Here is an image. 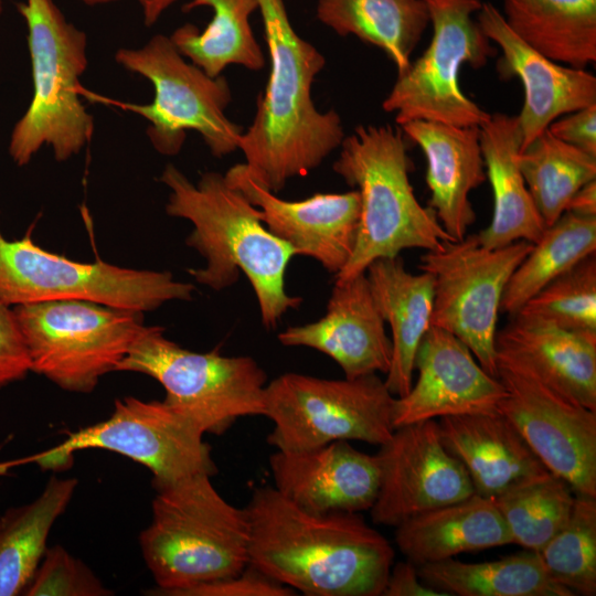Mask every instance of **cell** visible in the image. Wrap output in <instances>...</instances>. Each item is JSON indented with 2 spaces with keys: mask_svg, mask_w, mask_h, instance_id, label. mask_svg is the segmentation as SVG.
Masks as SVG:
<instances>
[{
  "mask_svg": "<svg viewBox=\"0 0 596 596\" xmlns=\"http://www.w3.org/2000/svg\"><path fill=\"white\" fill-rule=\"evenodd\" d=\"M245 509L251 567L308 596H382L394 550L359 513H311L268 486Z\"/></svg>",
  "mask_w": 596,
  "mask_h": 596,
  "instance_id": "cell-1",
  "label": "cell"
},
{
  "mask_svg": "<svg viewBox=\"0 0 596 596\" xmlns=\"http://www.w3.org/2000/svg\"><path fill=\"white\" fill-rule=\"evenodd\" d=\"M257 1L270 71L238 149L248 173L276 193L289 179L320 166L341 146L345 134L338 113L319 111L311 98L312 82L326 65L324 56L297 34L284 0Z\"/></svg>",
  "mask_w": 596,
  "mask_h": 596,
  "instance_id": "cell-2",
  "label": "cell"
},
{
  "mask_svg": "<svg viewBox=\"0 0 596 596\" xmlns=\"http://www.w3.org/2000/svg\"><path fill=\"white\" fill-rule=\"evenodd\" d=\"M159 180L169 189L166 213L193 225L185 243L206 263L188 270L196 283L220 291L234 285L242 272L267 329L300 306L302 298L287 294L285 288V273L296 251L267 230L259 210L224 174L207 171L192 183L169 163Z\"/></svg>",
  "mask_w": 596,
  "mask_h": 596,
  "instance_id": "cell-3",
  "label": "cell"
},
{
  "mask_svg": "<svg viewBox=\"0 0 596 596\" xmlns=\"http://www.w3.org/2000/svg\"><path fill=\"white\" fill-rule=\"evenodd\" d=\"M211 478L195 475L155 489L151 522L139 535L153 595L179 596L248 566L247 511L227 502Z\"/></svg>",
  "mask_w": 596,
  "mask_h": 596,
  "instance_id": "cell-4",
  "label": "cell"
},
{
  "mask_svg": "<svg viewBox=\"0 0 596 596\" xmlns=\"http://www.w3.org/2000/svg\"><path fill=\"white\" fill-rule=\"evenodd\" d=\"M332 169L360 194L354 249L336 275L345 280L379 259L408 248L434 251L454 241L433 209L423 206L409 181L412 161L402 129L358 126L345 136Z\"/></svg>",
  "mask_w": 596,
  "mask_h": 596,
  "instance_id": "cell-5",
  "label": "cell"
},
{
  "mask_svg": "<svg viewBox=\"0 0 596 596\" xmlns=\"http://www.w3.org/2000/svg\"><path fill=\"white\" fill-rule=\"evenodd\" d=\"M17 9L28 30L33 91L10 134L9 156L24 167L47 146L56 161H66L91 142L95 129L94 117L81 98V77L88 65L87 35L54 0H24Z\"/></svg>",
  "mask_w": 596,
  "mask_h": 596,
  "instance_id": "cell-6",
  "label": "cell"
},
{
  "mask_svg": "<svg viewBox=\"0 0 596 596\" xmlns=\"http://www.w3.org/2000/svg\"><path fill=\"white\" fill-rule=\"evenodd\" d=\"M114 57L123 68L151 83L153 99L135 104L91 94L145 118L149 123L146 134L160 155L177 156L188 130L196 131L216 158L238 149L244 129L225 115L232 99L228 82L187 62L170 36L156 34L140 47L118 49Z\"/></svg>",
  "mask_w": 596,
  "mask_h": 596,
  "instance_id": "cell-7",
  "label": "cell"
},
{
  "mask_svg": "<svg viewBox=\"0 0 596 596\" xmlns=\"http://www.w3.org/2000/svg\"><path fill=\"white\" fill-rule=\"evenodd\" d=\"M115 371L142 373L166 391L163 402L205 433L222 435L238 418L264 416L267 375L251 356L194 352L147 326Z\"/></svg>",
  "mask_w": 596,
  "mask_h": 596,
  "instance_id": "cell-8",
  "label": "cell"
},
{
  "mask_svg": "<svg viewBox=\"0 0 596 596\" xmlns=\"http://www.w3.org/2000/svg\"><path fill=\"white\" fill-rule=\"evenodd\" d=\"M31 372L70 392L89 393L115 371L147 327L143 312L86 299L12 307Z\"/></svg>",
  "mask_w": 596,
  "mask_h": 596,
  "instance_id": "cell-9",
  "label": "cell"
},
{
  "mask_svg": "<svg viewBox=\"0 0 596 596\" xmlns=\"http://www.w3.org/2000/svg\"><path fill=\"white\" fill-rule=\"evenodd\" d=\"M395 396L376 373L329 380L288 372L265 386V414L274 426L267 443L302 451L337 440L382 445L394 432Z\"/></svg>",
  "mask_w": 596,
  "mask_h": 596,
  "instance_id": "cell-10",
  "label": "cell"
},
{
  "mask_svg": "<svg viewBox=\"0 0 596 596\" xmlns=\"http://www.w3.org/2000/svg\"><path fill=\"white\" fill-rule=\"evenodd\" d=\"M195 286L168 270L77 262L34 243L32 228L15 241L0 231V300L11 307L61 299H86L140 312L173 300L189 301Z\"/></svg>",
  "mask_w": 596,
  "mask_h": 596,
  "instance_id": "cell-11",
  "label": "cell"
},
{
  "mask_svg": "<svg viewBox=\"0 0 596 596\" xmlns=\"http://www.w3.org/2000/svg\"><path fill=\"white\" fill-rule=\"evenodd\" d=\"M433 24L426 50L397 78L383 109L401 126L412 120L480 127L490 115L460 88L464 65L486 66L498 51L475 19L482 0H424Z\"/></svg>",
  "mask_w": 596,
  "mask_h": 596,
  "instance_id": "cell-12",
  "label": "cell"
},
{
  "mask_svg": "<svg viewBox=\"0 0 596 596\" xmlns=\"http://www.w3.org/2000/svg\"><path fill=\"white\" fill-rule=\"evenodd\" d=\"M531 247L528 241H517L489 248L475 234L446 242L421 257L419 269L434 279L432 326L462 341L482 369L496 377V334L502 295Z\"/></svg>",
  "mask_w": 596,
  "mask_h": 596,
  "instance_id": "cell-13",
  "label": "cell"
},
{
  "mask_svg": "<svg viewBox=\"0 0 596 596\" xmlns=\"http://www.w3.org/2000/svg\"><path fill=\"white\" fill-rule=\"evenodd\" d=\"M203 435L195 422L163 401L126 396L115 401L107 419L68 434L61 445L30 459L45 469H60L67 466L75 451L110 450L148 468L152 486L158 489L195 475H216Z\"/></svg>",
  "mask_w": 596,
  "mask_h": 596,
  "instance_id": "cell-14",
  "label": "cell"
},
{
  "mask_svg": "<svg viewBox=\"0 0 596 596\" xmlns=\"http://www.w3.org/2000/svg\"><path fill=\"white\" fill-rule=\"evenodd\" d=\"M502 413L552 473L577 496L596 498V411L575 403L529 370L497 358Z\"/></svg>",
  "mask_w": 596,
  "mask_h": 596,
  "instance_id": "cell-15",
  "label": "cell"
},
{
  "mask_svg": "<svg viewBox=\"0 0 596 596\" xmlns=\"http://www.w3.org/2000/svg\"><path fill=\"white\" fill-rule=\"evenodd\" d=\"M376 456L380 487L370 509L375 524L396 526L475 493L462 464L445 447L436 419L395 428Z\"/></svg>",
  "mask_w": 596,
  "mask_h": 596,
  "instance_id": "cell-16",
  "label": "cell"
},
{
  "mask_svg": "<svg viewBox=\"0 0 596 596\" xmlns=\"http://www.w3.org/2000/svg\"><path fill=\"white\" fill-rule=\"evenodd\" d=\"M224 177L259 210L267 230L289 244L297 255L316 259L334 275L349 262L360 221L358 190L316 193L304 200L288 201L259 184L244 163L233 166Z\"/></svg>",
  "mask_w": 596,
  "mask_h": 596,
  "instance_id": "cell-17",
  "label": "cell"
},
{
  "mask_svg": "<svg viewBox=\"0 0 596 596\" xmlns=\"http://www.w3.org/2000/svg\"><path fill=\"white\" fill-rule=\"evenodd\" d=\"M417 380L395 398L394 428L472 413L499 412L505 389L482 369L468 347L453 333L432 326L415 356Z\"/></svg>",
  "mask_w": 596,
  "mask_h": 596,
  "instance_id": "cell-18",
  "label": "cell"
},
{
  "mask_svg": "<svg viewBox=\"0 0 596 596\" xmlns=\"http://www.w3.org/2000/svg\"><path fill=\"white\" fill-rule=\"evenodd\" d=\"M477 21L501 51L497 62L500 77H518L523 85L524 103L517 116L521 150L558 117L596 104V77L592 73L554 62L532 49L508 26L492 3H482Z\"/></svg>",
  "mask_w": 596,
  "mask_h": 596,
  "instance_id": "cell-19",
  "label": "cell"
},
{
  "mask_svg": "<svg viewBox=\"0 0 596 596\" xmlns=\"http://www.w3.org/2000/svg\"><path fill=\"white\" fill-rule=\"evenodd\" d=\"M268 462L273 487L311 513L370 511L379 492L377 456L348 440L302 451L276 450Z\"/></svg>",
  "mask_w": 596,
  "mask_h": 596,
  "instance_id": "cell-20",
  "label": "cell"
},
{
  "mask_svg": "<svg viewBox=\"0 0 596 596\" xmlns=\"http://www.w3.org/2000/svg\"><path fill=\"white\" fill-rule=\"evenodd\" d=\"M278 340L286 347H307L327 354L347 379L386 374L392 361V341L365 273L336 280L324 316L288 327Z\"/></svg>",
  "mask_w": 596,
  "mask_h": 596,
  "instance_id": "cell-21",
  "label": "cell"
},
{
  "mask_svg": "<svg viewBox=\"0 0 596 596\" xmlns=\"http://www.w3.org/2000/svg\"><path fill=\"white\" fill-rule=\"evenodd\" d=\"M496 352L568 400L596 411V332L564 329L518 312L497 332Z\"/></svg>",
  "mask_w": 596,
  "mask_h": 596,
  "instance_id": "cell-22",
  "label": "cell"
},
{
  "mask_svg": "<svg viewBox=\"0 0 596 596\" xmlns=\"http://www.w3.org/2000/svg\"><path fill=\"white\" fill-rule=\"evenodd\" d=\"M401 129L426 158L429 207L454 241L462 240L476 221L469 194L487 180L480 127L412 120Z\"/></svg>",
  "mask_w": 596,
  "mask_h": 596,
  "instance_id": "cell-23",
  "label": "cell"
},
{
  "mask_svg": "<svg viewBox=\"0 0 596 596\" xmlns=\"http://www.w3.org/2000/svg\"><path fill=\"white\" fill-rule=\"evenodd\" d=\"M438 427L445 447L462 464L481 497L494 499L549 471L500 412L446 416Z\"/></svg>",
  "mask_w": 596,
  "mask_h": 596,
  "instance_id": "cell-24",
  "label": "cell"
},
{
  "mask_svg": "<svg viewBox=\"0 0 596 596\" xmlns=\"http://www.w3.org/2000/svg\"><path fill=\"white\" fill-rule=\"evenodd\" d=\"M480 147L493 211L490 224L476 234L479 243L489 248L517 241L535 243L546 226L518 164L522 148L518 117L491 114L480 126Z\"/></svg>",
  "mask_w": 596,
  "mask_h": 596,
  "instance_id": "cell-25",
  "label": "cell"
},
{
  "mask_svg": "<svg viewBox=\"0 0 596 596\" xmlns=\"http://www.w3.org/2000/svg\"><path fill=\"white\" fill-rule=\"evenodd\" d=\"M365 275L392 333V361L384 383L401 397L412 387L416 352L432 327L434 279L426 272H408L400 256L372 262Z\"/></svg>",
  "mask_w": 596,
  "mask_h": 596,
  "instance_id": "cell-26",
  "label": "cell"
},
{
  "mask_svg": "<svg viewBox=\"0 0 596 596\" xmlns=\"http://www.w3.org/2000/svg\"><path fill=\"white\" fill-rule=\"evenodd\" d=\"M395 528L398 550L416 567L512 543L492 499L477 493L414 515Z\"/></svg>",
  "mask_w": 596,
  "mask_h": 596,
  "instance_id": "cell-27",
  "label": "cell"
},
{
  "mask_svg": "<svg viewBox=\"0 0 596 596\" xmlns=\"http://www.w3.org/2000/svg\"><path fill=\"white\" fill-rule=\"evenodd\" d=\"M508 26L528 45L563 65L596 61V0H502Z\"/></svg>",
  "mask_w": 596,
  "mask_h": 596,
  "instance_id": "cell-28",
  "label": "cell"
},
{
  "mask_svg": "<svg viewBox=\"0 0 596 596\" xmlns=\"http://www.w3.org/2000/svg\"><path fill=\"white\" fill-rule=\"evenodd\" d=\"M316 14L339 35H354L381 49L397 74L409 66L429 23L424 0H318Z\"/></svg>",
  "mask_w": 596,
  "mask_h": 596,
  "instance_id": "cell-29",
  "label": "cell"
},
{
  "mask_svg": "<svg viewBox=\"0 0 596 596\" xmlns=\"http://www.w3.org/2000/svg\"><path fill=\"white\" fill-rule=\"evenodd\" d=\"M207 7L213 17L205 29L192 23L175 29L170 39L178 51L211 77L232 64L258 71L265 65L249 18L258 11L257 0H189L183 11Z\"/></svg>",
  "mask_w": 596,
  "mask_h": 596,
  "instance_id": "cell-30",
  "label": "cell"
},
{
  "mask_svg": "<svg viewBox=\"0 0 596 596\" xmlns=\"http://www.w3.org/2000/svg\"><path fill=\"white\" fill-rule=\"evenodd\" d=\"M76 486L75 478L51 477L35 500L0 517V596L23 594L47 549L49 533Z\"/></svg>",
  "mask_w": 596,
  "mask_h": 596,
  "instance_id": "cell-31",
  "label": "cell"
},
{
  "mask_svg": "<svg viewBox=\"0 0 596 596\" xmlns=\"http://www.w3.org/2000/svg\"><path fill=\"white\" fill-rule=\"evenodd\" d=\"M422 581L446 596H573L546 573L538 552L467 563L447 558L417 567Z\"/></svg>",
  "mask_w": 596,
  "mask_h": 596,
  "instance_id": "cell-32",
  "label": "cell"
},
{
  "mask_svg": "<svg viewBox=\"0 0 596 596\" xmlns=\"http://www.w3.org/2000/svg\"><path fill=\"white\" fill-rule=\"evenodd\" d=\"M596 252V217L564 212L545 227L511 275L500 312L510 316L558 275Z\"/></svg>",
  "mask_w": 596,
  "mask_h": 596,
  "instance_id": "cell-33",
  "label": "cell"
},
{
  "mask_svg": "<svg viewBox=\"0 0 596 596\" xmlns=\"http://www.w3.org/2000/svg\"><path fill=\"white\" fill-rule=\"evenodd\" d=\"M518 164L545 224H553L575 192L596 180V156L571 146L547 129L518 156Z\"/></svg>",
  "mask_w": 596,
  "mask_h": 596,
  "instance_id": "cell-34",
  "label": "cell"
},
{
  "mask_svg": "<svg viewBox=\"0 0 596 596\" xmlns=\"http://www.w3.org/2000/svg\"><path fill=\"white\" fill-rule=\"evenodd\" d=\"M576 494L561 477L547 471L492 499L512 543L539 552L567 522Z\"/></svg>",
  "mask_w": 596,
  "mask_h": 596,
  "instance_id": "cell-35",
  "label": "cell"
},
{
  "mask_svg": "<svg viewBox=\"0 0 596 596\" xmlns=\"http://www.w3.org/2000/svg\"><path fill=\"white\" fill-rule=\"evenodd\" d=\"M538 553L549 576L573 596L596 595V498L576 494L567 522Z\"/></svg>",
  "mask_w": 596,
  "mask_h": 596,
  "instance_id": "cell-36",
  "label": "cell"
},
{
  "mask_svg": "<svg viewBox=\"0 0 596 596\" xmlns=\"http://www.w3.org/2000/svg\"><path fill=\"white\" fill-rule=\"evenodd\" d=\"M574 331L596 332V256L558 275L519 311Z\"/></svg>",
  "mask_w": 596,
  "mask_h": 596,
  "instance_id": "cell-37",
  "label": "cell"
},
{
  "mask_svg": "<svg viewBox=\"0 0 596 596\" xmlns=\"http://www.w3.org/2000/svg\"><path fill=\"white\" fill-rule=\"evenodd\" d=\"M111 590L61 545L47 547L22 595L107 596Z\"/></svg>",
  "mask_w": 596,
  "mask_h": 596,
  "instance_id": "cell-38",
  "label": "cell"
},
{
  "mask_svg": "<svg viewBox=\"0 0 596 596\" xmlns=\"http://www.w3.org/2000/svg\"><path fill=\"white\" fill-rule=\"evenodd\" d=\"M290 587L281 585L249 565L238 575L188 588L179 596H292Z\"/></svg>",
  "mask_w": 596,
  "mask_h": 596,
  "instance_id": "cell-39",
  "label": "cell"
},
{
  "mask_svg": "<svg viewBox=\"0 0 596 596\" xmlns=\"http://www.w3.org/2000/svg\"><path fill=\"white\" fill-rule=\"evenodd\" d=\"M31 372V361L13 308L0 300V387Z\"/></svg>",
  "mask_w": 596,
  "mask_h": 596,
  "instance_id": "cell-40",
  "label": "cell"
},
{
  "mask_svg": "<svg viewBox=\"0 0 596 596\" xmlns=\"http://www.w3.org/2000/svg\"><path fill=\"white\" fill-rule=\"evenodd\" d=\"M547 130L557 139L596 156V104L558 117Z\"/></svg>",
  "mask_w": 596,
  "mask_h": 596,
  "instance_id": "cell-41",
  "label": "cell"
},
{
  "mask_svg": "<svg viewBox=\"0 0 596 596\" xmlns=\"http://www.w3.org/2000/svg\"><path fill=\"white\" fill-rule=\"evenodd\" d=\"M384 596H446L425 584L417 567L409 561L392 565L383 594Z\"/></svg>",
  "mask_w": 596,
  "mask_h": 596,
  "instance_id": "cell-42",
  "label": "cell"
},
{
  "mask_svg": "<svg viewBox=\"0 0 596 596\" xmlns=\"http://www.w3.org/2000/svg\"><path fill=\"white\" fill-rule=\"evenodd\" d=\"M565 212L579 216L596 217V180L587 182L575 192Z\"/></svg>",
  "mask_w": 596,
  "mask_h": 596,
  "instance_id": "cell-43",
  "label": "cell"
},
{
  "mask_svg": "<svg viewBox=\"0 0 596 596\" xmlns=\"http://www.w3.org/2000/svg\"><path fill=\"white\" fill-rule=\"evenodd\" d=\"M178 1L180 0H137L145 25L156 24L160 17Z\"/></svg>",
  "mask_w": 596,
  "mask_h": 596,
  "instance_id": "cell-44",
  "label": "cell"
},
{
  "mask_svg": "<svg viewBox=\"0 0 596 596\" xmlns=\"http://www.w3.org/2000/svg\"><path fill=\"white\" fill-rule=\"evenodd\" d=\"M81 3H84L86 6H89V7H95V6H103V4H108V3H113V2H116L118 0H76Z\"/></svg>",
  "mask_w": 596,
  "mask_h": 596,
  "instance_id": "cell-45",
  "label": "cell"
},
{
  "mask_svg": "<svg viewBox=\"0 0 596 596\" xmlns=\"http://www.w3.org/2000/svg\"><path fill=\"white\" fill-rule=\"evenodd\" d=\"M3 13V0H0V17Z\"/></svg>",
  "mask_w": 596,
  "mask_h": 596,
  "instance_id": "cell-46",
  "label": "cell"
}]
</instances>
